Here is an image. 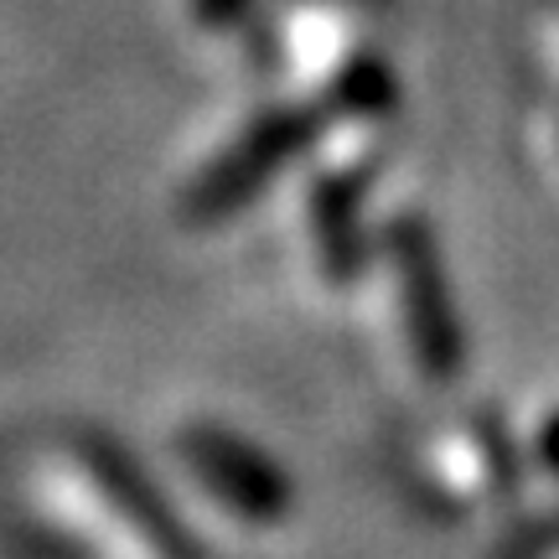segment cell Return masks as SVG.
Instances as JSON below:
<instances>
[{
    "instance_id": "obj_1",
    "label": "cell",
    "mask_w": 559,
    "mask_h": 559,
    "mask_svg": "<svg viewBox=\"0 0 559 559\" xmlns=\"http://www.w3.org/2000/svg\"><path fill=\"white\" fill-rule=\"evenodd\" d=\"M52 528L83 559H207L115 440L79 436L41 481Z\"/></svg>"
},
{
    "instance_id": "obj_2",
    "label": "cell",
    "mask_w": 559,
    "mask_h": 559,
    "mask_svg": "<svg viewBox=\"0 0 559 559\" xmlns=\"http://www.w3.org/2000/svg\"><path fill=\"white\" fill-rule=\"evenodd\" d=\"M373 254H379L383 275H389V296L400 311V337L409 362L419 368L425 383H451L466 362V337H461V317L451 300V280L440 264L436 234L419 213H400L373 234Z\"/></svg>"
},
{
    "instance_id": "obj_3",
    "label": "cell",
    "mask_w": 559,
    "mask_h": 559,
    "mask_svg": "<svg viewBox=\"0 0 559 559\" xmlns=\"http://www.w3.org/2000/svg\"><path fill=\"white\" fill-rule=\"evenodd\" d=\"M317 140H321L317 104L300 99L264 104L260 115L181 187V223H192V228L228 223L234 213H243L249 202L260 198L270 181L285 177Z\"/></svg>"
},
{
    "instance_id": "obj_4",
    "label": "cell",
    "mask_w": 559,
    "mask_h": 559,
    "mask_svg": "<svg viewBox=\"0 0 559 559\" xmlns=\"http://www.w3.org/2000/svg\"><path fill=\"white\" fill-rule=\"evenodd\" d=\"M177 456L213 492L218 508H228L234 519L254 523V528H275L296 508V487L285 477V466L275 456H264L254 440L234 436L213 419H198V425L181 430Z\"/></svg>"
},
{
    "instance_id": "obj_5",
    "label": "cell",
    "mask_w": 559,
    "mask_h": 559,
    "mask_svg": "<svg viewBox=\"0 0 559 559\" xmlns=\"http://www.w3.org/2000/svg\"><path fill=\"white\" fill-rule=\"evenodd\" d=\"M373 181V145H342L332 156L317 160V171L306 181V239L326 285H353L368 270L373 234L362 228V202Z\"/></svg>"
},
{
    "instance_id": "obj_6",
    "label": "cell",
    "mask_w": 559,
    "mask_h": 559,
    "mask_svg": "<svg viewBox=\"0 0 559 559\" xmlns=\"http://www.w3.org/2000/svg\"><path fill=\"white\" fill-rule=\"evenodd\" d=\"M419 472L440 502L472 508V502H498L513 492L519 456L498 419H466V425L436 430L419 445Z\"/></svg>"
},
{
    "instance_id": "obj_7",
    "label": "cell",
    "mask_w": 559,
    "mask_h": 559,
    "mask_svg": "<svg viewBox=\"0 0 559 559\" xmlns=\"http://www.w3.org/2000/svg\"><path fill=\"white\" fill-rule=\"evenodd\" d=\"M243 11H249V0H192V21L202 32H228L243 21Z\"/></svg>"
},
{
    "instance_id": "obj_8",
    "label": "cell",
    "mask_w": 559,
    "mask_h": 559,
    "mask_svg": "<svg viewBox=\"0 0 559 559\" xmlns=\"http://www.w3.org/2000/svg\"><path fill=\"white\" fill-rule=\"evenodd\" d=\"M534 456L549 477H559V409L555 415H544V425L534 430Z\"/></svg>"
},
{
    "instance_id": "obj_9",
    "label": "cell",
    "mask_w": 559,
    "mask_h": 559,
    "mask_svg": "<svg viewBox=\"0 0 559 559\" xmlns=\"http://www.w3.org/2000/svg\"><path fill=\"white\" fill-rule=\"evenodd\" d=\"M534 37H539V52L559 68V5H549L539 21H534Z\"/></svg>"
}]
</instances>
